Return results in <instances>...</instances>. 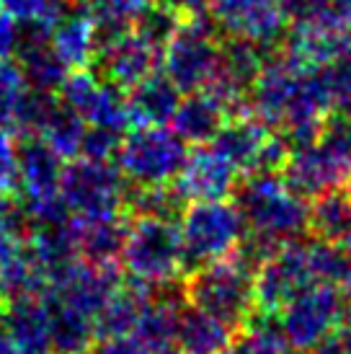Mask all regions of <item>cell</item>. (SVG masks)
<instances>
[{"label":"cell","mask_w":351,"mask_h":354,"mask_svg":"<svg viewBox=\"0 0 351 354\" xmlns=\"http://www.w3.org/2000/svg\"><path fill=\"white\" fill-rule=\"evenodd\" d=\"M254 272V266L238 251L209 264L194 266L184 279L186 303L215 315L240 334L256 318Z\"/></svg>","instance_id":"2"},{"label":"cell","mask_w":351,"mask_h":354,"mask_svg":"<svg viewBox=\"0 0 351 354\" xmlns=\"http://www.w3.org/2000/svg\"><path fill=\"white\" fill-rule=\"evenodd\" d=\"M346 114H349V117H351V99L346 101Z\"/></svg>","instance_id":"50"},{"label":"cell","mask_w":351,"mask_h":354,"mask_svg":"<svg viewBox=\"0 0 351 354\" xmlns=\"http://www.w3.org/2000/svg\"><path fill=\"white\" fill-rule=\"evenodd\" d=\"M57 99L73 111H78L91 127L127 132V127L132 124L124 91L111 86L108 80L91 70H70L65 83L59 86Z\"/></svg>","instance_id":"12"},{"label":"cell","mask_w":351,"mask_h":354,"mask_svg":"<svg viewBox=\"0 0 351 354\" xmlns=\"http://www.w3.org/2000/svg\"><path fill=\"white\" fill-rule=\"evenodd\" d=\"M93 3H98V0H65V6H73V8H86Z\"/></svg>","instance_id":"45"},{"label":"cell","mask_w":351,"mask_h":354,"mask_svg":"<svg viewBox=\"0 0 351 354\" xmlns=\"http://www.w3.org/2000/svg\"><path fill=\"white\" fill-rule=\"evenodd\" d=\"M238 176V168L230 160H225L212 145H196V150L186 156L173 187L181 192L186 202H212L230 197L240 181Z\"/></svg>","instance_id":"15"},{"label":"cell","mask_w":351,"mask_h":354,"mask_svg":"<svg viewBox=\"0 0 351 354\" xmlns=\"http://www.w3.org/2000/svg\"><path fill=\"white\" fill-rule=\"evenodd\" d=\"M160 62H163V50L150 44L137 31H127V34L104 39L98 44L96 59H93L96 75H101L122 91H129L140 80L158 73Z\"/></svg>","instance_id":"13"},{"label":"cell","mask_w":351,"mask_h":354,"mask_svg":"<svg viewBox=\"0 0 351 354\" xmlns=\"http://www.w3.org/2000/svg\"><path fill=\"white\" fill-rule=\"evenodd\" d=\"M16 62L23 70L29 88L47 91V93H57L70 73L68 65L52 50L49 29H39V26H23V39L16 52Z\"/></svg>","instance_id":"19"},{"label":"cell","mask_w":351,"mask_h":354,"mask_svg":"<svg viewBox=\"0 0 351 354\" xmlns=\"http://www.w3.org/2000/svg\"><path fill=\"white\" fill-rule=\"evenodd\" d=\"M341 246H343V251H346V254L351 256V233H349V236H346V238H343V241H341Z\"/></svg>","instance_id":"47"},{"label":"cell","mask_w":351,"mask_h":354,"mask_svg":"<svg viewBox=\"0 0 351 354\" xmlns=\"http://www.w3.org/2000/svg\"><path fill=\"white\" fill-rule=\"evenodd\" d=\"M225 122H227V111L222 109V104L207 91H194L181 96L178 109L171 119V129L186 145H209Z\"/></svg>","instance_id":"23"},{"label":"cell","mask_w":351,"mask_h":354,"mask_svg":"<svg viewBox=\"0 0 351 354\" xmlns=\"http://www.w3.org/2000/svg\"><path fill=\"white\" fill-rule=\"evenodd\" d=\"M272 140V129L261 124L254 114H238V117H227L215 140L209 142L212 148L230 160L238 174H256L261 168L263 150Z\"/></svg>","instance_id":"17"},{"label":"cell","mask_w":351,"mask_h":354,"mask_svg":"<svg viewBox=\"0 0 351 354\" xmlns=\"http://www.w3.org/2000/svg\"><path fill=\"white\" fill-rule=\"evenodd\" d=\"M124 138V132L108 127H91L88 124L86 135H83V145H80V156L96 158V160H111L117 156L119 142Z\"/></svg>","instance_id":"38"},{"label":"cell","mask_w":351,"mask_h":354,"mask_svg":"<svg viewBox=\"0 0 351 354\" xmlns=\"http://www.w3.org/2000/svg\"><path fill=\"white\" fill-rule=\"evenodd\" d=\"M315 282L310 264V246L292 241L274 251L254 272V308L261 318H276V313L297 292Z\"/></svg>","instance_id":"10"},{"label":"cell","mask_w":351,"mask_h":354,"mask_svg":"<svg viewBox=\"0 0 351 354\" xmlns=\"http://www.w3.org/2000/svg\"><path fill=\"white\" fill-rule=\"evenodd\" d=\"M88 354H153L137 336H101Z\"/></svg>","instance_id":"40"},{"label":"cell","mask_w":351,"mask_h":354,"mask_svg":"<svg viewBox=\"0 0 351 354\" xmlns=\"http://www.w3.org/2000/svg\"><path fill=\"white\" fill-rule=\"evenodd\" d=\"M181 16L173 13V10L163 8V6H153V8L147 10L145 16L140 19V24L135 26L137 34H142L150 44H155L160 50H166V44L171 41V37L176 34V29L181 26Z\"/></svg>","instance_id":"35"},{"label":"cell","mask_w":351,"mask_h":354,"mask_svg":"<svg viewBox=\"0 0 351 354\" xmlns=\"http://www.w3.org/2000/svg\"><path fill=\"white\" fill-rule=\"evenodd\" d=\"M0 354H19L16 346H13V342H10V334L6 331L3 321H0Z\"/></svg>","instance_id":"44"},{"label":"cell","mask_w":351,"mask_h":354,"mask_svg":"<svg viewBox=\"0 0 351 354\" xmlns=\"http://www.w3.org/2000/svg\"><path fill=\"white\" fill-rule=\"evenodd\" d=\"M0 321L19 354H55L49 336V310L44 297H19L3 303Z\"/></svg>","instance_id":"18"},{"label":"cell","mask_w":351,"mask_h":354,"mask_svg":"<svg viewBox=\"0 0 351 354\" xmlns=\"http://www.w3.org/2000/svg\"><path fill=\"white\" fill-rule=\"evenodd\" d=\"M315 354H351V321H346Z\"/></svg>","instance_id":"43"},{"label":"cell","mask_w":351,"mask_h":354,"mask_svg":"<svg viewBox=\"0 0 351 354\" xmlns=\"http://www.w3.org/2000/svg\"><path fill=\"white\" fill-rule=\"evenodd\" d=\"M351 318V295L328 282H312L276 313V326L297 352H318Z\"/></svg>","instance_id":"4"},{"label":"cell","mask_w":351,"mask_h":354,"mask_svg":"<svg viewBox=\"0 0 351 354\" xmlns=\"http://www.w3.org/2000/svg\"><path fill=\"white\" fill-rule=\"evenodd\" d=\"M155 354H186L184 349H178V346H168V349H160V352Z\"/></svg>","instance_id":"46"},{"label":"cell","mask_w":351,"mask_h":354,"mask_svg":"<svg viewBox=\"0 0 351 354\" xmlns=\"http://www.w3.org/2000/svg\"><path fill=\"white\" fill-rule=\"evenodd\" d=\"M207 13L222 37L254 41L266 52L279 47L290 29L282 0H209Z\"/></svg>","instance_id":"11"},{"label":"cell","mask_w":351,"mask_h":354,"mask_svg":"<svg viewBox=\"0 0 351 354\" xmlns=\"http://www.w3.org/2000/svg\"><path fill=\"white\" fill-rule=\"evenodd\" d=\"M222 34L209 13L184 19L163 50L160 70L173 80L181 93L202 91L215 75Z\"/></svg>","instance_id":"9"},{"label":"cell","mask_w":351,"mask_h":354,"mask_svg":"<svg viewBox=\"0 0 351 354\" xmlns=\"http://www.w3.org/2000/svg\"><path fill=\"white\" fill-rule=\"evenodd\" d=\"M86 119L80 117L78 111H73L59 101V106L55 109V114L49 119V124L44 127L41 138L47 140L52 150L59 153L65 160L80 156V145H83V135H86Z\"/></svg>","instance_id":"30"},{"label":"cell","mask_w":351,"mask_h":354,"mask_svg":"<svg viewBox=\"0 0 351 354\" xmlns=\"http://www.w3.org/2000/svg\"><path fill=\"white\" fill-rule=\"evenodd\" d=\"M305 354H315V352H305Z\"/></svg>","instance_id":"52"},{"label":"cell","mask_w":351,"mask_h":354,"mask_svg":"<svg viewBox=\"0 0 351 354\" xmlns=\"http://www.w3.org/2000/svg\"><path fill=\"white\" fill-rule=\"evenodd\" d=\"M158 6L173 10L181 19H191V16H202L209 8V0H155Z\"/></svg>","instance_id":"42"},{"label":"cell","mask_w":351,"mask_h":354,"mask_svg":"<svg viewBox=\"0 0 351 354\" xmlns=\"http://www.w3.org/2000/svg\"><path fill=\"white\" fill-rule=\"evenodd\" d=\"M73 230H75V246L78 256L91 264H117L124 251L129 230V212L108 217H73Z\"/></svg>","instance_id":"20"},{"label":"cell","mask_w":351,"mask_h":354,"mask_svg":"<svg viewBox=\"0 0 351 354\" xmlns=\"http://www.w3.org/2000/svg\"><path fill=\"white\" fill-rule=\"evenodd\" d=\"M19 166H16V138L0 127V192H16Z\"/></svg>","instance_id":"39"},{"label":"cell","mask_w":351,"mask_h":354,"mask_svg":"<svg viewBox=\"0 0 351 354\" xmlns=\"http://www.w3.org/2000/svg\"><path fill=\"white\" fill-rule=\"evenodd\" d=\"M186 199L173 184H153V187H132L127 194V212L132 217H158L178 223L184 215Z\"/></svg>","instance_id":"28"},{"label":"cell","mask_w":351,"mask_h":354,"mask_svg":"<svg viewBox=\"0 0 351 354\" xmlns=\"http://www.w3.org/2000/svg\"><path fill=\"white\" fill-rule=\"evenodd\" d=\"M181 96L184 93L178 91L173 80L168 78L163 70H158L150 78L140 80L137 86H132L127 91L129 122L135 127H163V124H171Z\"/></svg>","instance_id":"21"},{"label":"cell","mask_w":351,"mask_h":354,"mask_svg":"<svg viewBox=\"0 0 351 354\" xmlns=\"http://www.w3.org/2000/svg\"><path fill=\"white\" fill-rule=\"evenodd\" d=\"M155 290L158 285H147V282H140V279L122 282V287L114 292V297L96 315L98 336L135 334V328L140 324L142 313L147 310V305L155 300Z\"/></svg>","instance_id":"24"},{"label":"cell","mask_w":351,"mask_h":354,"mask_svg":"<svg viewBox=\"0 0 351 354\" xmlns=\"http://www.w3.org/2000/svg\"><path fill=\"white\" fill-rule=\"evenodd\" d=\"M23 39V24L0 10V59H13Z\"/></svg>","instance_id":"41"},{"label":"cell","mask_w":351,"mask_h":354,"mask_svg":"<svg viewBox=\"0 0 351 354\" xmlns=\"http://www.w3.org/2000/svg\"><path fill=\"white\" fill-rule=\"evenodd\" d=\"M238 354H292V344L284 339V334L279 331V326H272L269 318L251 321L240 331V339L235 344Z\"/></svg>","instance_id":"32"},{"label":"cell","mask_w":351,"mask_h":354,"mask_svg":"<svg viewBox=\"0 0 351 354\" xmlns=\"http://www.w3.org/2000/svg\"><path fill=\"white\" fill-rule=\"evenodd\" d=\"M57 106H59L57 93L29 88L23 93L16 114H13L10 132L19 135V138H41V132L49 124V119H52Z\"/></svg>","instance_id":"31"},{"label":"cell","mask_w":351,"mask_h":354,"mask_svg":"<svg viewBox=\"0 0 351 354\" xmlns=\"http://www.w3.org/2000/svg\"><path fill=\"white\" fill-rule=\"evenodd\" d=\"M343 192H346V194L351 197V176L346 178V181H343Z\"/></svg>","instance_id":"48"},{"label":"cell","mask_w":351,"mask_h":354,"mask_svg":"<svg viewBox=\"0 0 351 354\" xmlns=\"http://www.w3.org/2000/svg\"><path fill=\"white\" fill-rule=\"evenodd\" d=\"M178 230L184 241L186 264H191V269L233 254L248 233L238 205L227 199L186 205L184 215L178 217Z\"/></svg>","instance_id":"8"},{"label":"cell","mask_w":351,"mask_h":354,"mask_svg":"<svg viewBox=\"0 0 351 354\" xmlns=\"http://www.w3.org/2000/svg\"><path fill=\"white\" fill-rule=\"evenodd\" d=\"M282 176L303 197H318L323 192L343 187L351 176L349 114H328L315 142L290 150Z\"/></svg>","instance_id":"3"},{"label":"cell","mask_w":351,"mask_h":354,"mask_svg":"<svg viewBox=\"0 0 351 354\" xmlns=\"http://www.w3.org/2000/svg\"><path fill=\"white\" fill-rule=\"evenodd\" d=\"M31 230V220L19 192H0V233L26 241Z\"/></svg>","instance_id":"37"},{"label":"cell","mask_w":351,"mask_h":354,"mask_svg":"<svg viewBox=\"0 0 351 354\" xmlns=\"http://www.w3.org/2000/svg\"><path fill=\"white\" fill-rule=\"evenodd\" d=\"M16 166H19V197L23 202L41 199L59 192V178L65 158L55 153L44 138H19L16 142Z\"/></svg>","instance_id":"16"},{"label":"cell","mask_w":351,"mask_h":354,"mask_svg":"<svg viewBox=\"0 0 351 354\" xmlns=\"http://www.w3.org/2000/svg\"><path fill=\"white\" fill-rule=\"evenodd\" d=\"M59 194L73 217H108L127 212L129 181L117 163L78 156L62 168Z\"/></svg>","instance_id":"6"},{"label":"cell","mask_w":351,"mask_h":354,"mask_svg":"<svg viewBox=\"0 0 351 354\" xmlns=\"http://www.w3.org/2000/svg\"><path fill=\"white\" fill-rule=\"evenodd\" d=\"M155 6V0H98L91 6V16L98 29V39H111L135 31L140 19Z\"/></svg>","instance_id":"29"},{"label":"cell","mask_w":351,"mask_h":354,"mask_svg":"<svg viewBox=\"0 0 351 354\" xmlns=\"http://www.w3.org/2000/svg\"><path fill=\"white\" fill-rule=\"evenodd\" d=\"M321 73L331 88L333 99L339 104H346L351 99V31L343 37L336 57L325 68H321Z\"/></svg>","instance_id":"36"},{"label":"cell","mask_w":351,"mask_h":354,"mask_svg":"<svg viewBox=\"0 0 351 354\" xmlns=\"http://www.w3.org/2000/svg\"><path fill=\"white\" fill-rule=\"evenodd\" d=\"M122 282L124 279L119 274L117 264H91V261L75 259L52 282L49 295L80 310V313L91 315L96 321L101 308L114 297V292L122 287Z\"/></svg>","instance_id":"14"},{"label":"cell","mask_w":351,"mask_h":354,"mask_svg":"<svg viewBox=\"0 0 351 354\" xmlns=\"http://www.w3.org/2000/svg\"><path fill=\"white\" fill-rule=\"evenodd\" d=\"M189 156L186 142L173 129L163 127H135L124 132L117 150V168L129 181V187H153L173 184L178 171Z\"/></svg>","instance_id":"7"},{"label":"cell","mask_w":351,"mask_h":354,"mask_svg":"<svg viewBox=\"0 0 351 354\" xmlns=\"http://www.w3.org/2000/svg\"><path fill=\"white\" fill-rule=\"evenodd\" d=\"M233 197L248 233L254 236L274 243H292L310 233V205L284 181L282 174H248L238 181Z\"/></svg>","instance_id":"1"},{"label":"cell","mask_w":351,"mask_h":354,"mask_svg":"<svg viewBox=\"0 0 351 354\" xmlns=\"http://www.w3.org/2000/svg\"><path fill=\"white\" fill-rule=\"evenodd\" d=\"M0 310H3V297H0Z\"/></svg>","instance_id":"51"},{"label":"cell","mask_w":351,"mask_h":354,"mask_svg":"<svg viewBox=\"0 0 351 354\" xmlns=\"http://www.w3.org/2000/svg\"><path fill=\"white\" fill-rule=\"evenodd\" d=\"M238 331H233L227 324H222L215 315L199 310L186 303L178 313V331L176 344L186 354H217L233 344Z\"/></svg>","instance_id":"25"},{"label":"cell","mask_w":351,"mask_h":354,"mask_svg":"<svg viewBox=\"0 0 351 354\" xmlns=\"http://www.w3.org/2000/svg\"><path fill=\"white\" fill-rule=\"evenodd\" d=\"M29 83L23 78V70L16 59H0V127L8 129L13 124V114L19 109Z\"/></svg>","instance_id":"34"},{"label":"cell","mask_w":351,"mask_h":354,"mask_svg":"<svg viewBox=\"0 0 351 354\" xmlns=\"http://www.w3.org/2000/svg\"><path fill=\"white\" fill-rule=\"evenodd\" d=\"M122 266L132 279L147 285L176 282L186 269L184 241L178 223L158 217H132L122 251Z\"/></svg>","instance_id":"5"},{"label":"cell","mask_w":351,"mask_h":354,"mask_svg":"<svg viewBox=\"0 0 351 354\" xmlns=\"http://www.w3.org/2000/svg\"><path fill=\"white\" fill-rule=\"evenodd\" d=\"M310 233L315 241L341 243L351 233V197L343 189H331L312 197Z\"/></svg>","instance_id":"27"},{"label":"cell","mask_w":351,"mask_h":354,"mask_svg":"<svg viewBox=\"0 0 351 354\" xmlns=\"http://www.w3.org/2000/svg\"><path fill=\"white\" fill-rule=\"evenodd\" d=\"M217 354H238V349H235V346H227V349H222V352H217Z\"/></svg>","instance_id":"49"},{"label":"cell","mask_w":351,"mask_h":354,"mask_svg":"<svg viewBox=\"0 0 351 354\" xmlns=\"http://www.w3.org/2000/svg\"><path fill=\"white\" fill-rule=\"evenodd\" d=\"M0 10L23 26L52 29L55 21L65 13V0H0Z\"/></svg>","instance_id":"33"},{"label":"cell","mask_w":351,"mask_h":354,"mask_svg":"<svg viewBox=\"0 0 351 354\" xmlns=\"http://www.w3.org/2000/svg\"><path fill=\"white\" fill-rule=\"evenodd\" d=\"M49 310V336L55 354H88L96 344L98 331L91 315L80 313L52 295H44Z\"/></svg>","instance_id":"26"},{"label":"cell","mask_w":351,"mask_h":354,"mask_svg":"<svg viewBox=\"0 0 351 354\" xmlns=\"http://www.w3.org/2000/svg\"><path fill=\"white\" fill-rule=\"evenodd\" d=\"M49 41L57 57L68 65V70H88L98 52V29L91 13L80 8L65 10L55 26L49 29Z\"/></svg>","instance_id":"22"}]
</instances>
